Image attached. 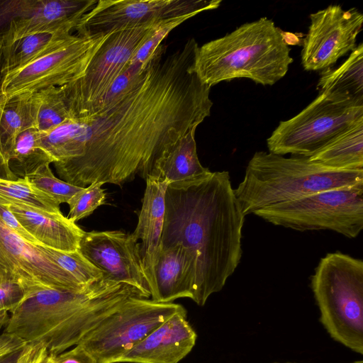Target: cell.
Instances as JSON below:
<instances>
[{"label": "cell", "mask_w": 363, "mask_h": 363, "mask_svg": "<svg viewBox=\"0 0 363 363\" xmlns=\"http://www.w3.org/2000/svg\"><path fill=\"white\" fill-rule=\"evenodd\" d=\"M320 321L330 336L363 354V261L341 252L322 257L311 277Z\"/></svg>", "instance_id": "6"}, {"label": "cell", "mask_w": 363, "mask_h": 363, "mask_svg": "<svg viewBox=\"0 0 363 363\" xmlns=\"http://www.w3.org/2000/svg\"><path fill=\"white\" fill-rule=\"evenodd\" d=\"M131 296V286L106 277L81 291L40 288L26 293L11 312L4 333L28 345H40L56 356L81 342L86 333Z\"/></svg>", "instance_id": "3"}, {"label": "cell", "mask_w": 363, "mask_h": 363, "mask_svg": "<svg viewBox=\"0 0 363 363\" xmlns=\"http://www.w3.org/2000/svg\"><path fill=\"white\" fill-rule=\"evenodd\" d=\"M48 354L46 349L40 345H26L16 363H41Z\"/></svg>", "instance_id": "36"}, {"label": "cell", "mask_w": 363, "mask_h": 363, "mask_svg": "<svg viewBox=\"0 0 363 363\" xmlns=\"http://www.w3.org/2000/svg\"><path fill=\"white\" fill-rule=\"evenodd\" d=\"M39 106L36 128L47 133L72 118L59 86H50L37 91Z\"/></svg>", "instance_id": "28"}, {"label": "cell", "mask_w": 363, "mask_h": 363, "mask_svg": "<svg viewBox=\"0 0 363 363\" xmlns=\"http://www.w3.org/2000/svg\"><path fill=\"white\" fill-rule=\"evenodd\" d=\"M0 197L50 213H61L60 204L31 184L26 177L17 179L0 178Z\"/></svg>", "instance_id": "27"}, {"label": "cell", "mask_w": 363, "mask_h": 363, "mask_svg": "<svg viewBox=\"0 0 363 363\" xmlns=\"http://www.w3.org/2000/svg\"><path fill=\"white\" fill-rule=\"evenodd\" d=\"M184 309L173 302L131 296L91 328L78 345L98 363H118L156 328Z\"/></svg>", "instance_id": "9"}, {"label": "cell", "mask_w": 363, "mask_h": 363, "mask_svg": "<svg viewBox=\"0 0 363 363\" xmlns=\"http://www.w3.org/2000/svg\"><path fill=\"white\" fill-rule=\"evenodd\" d=\"M26 345L18 337L3 332L0 335V359L21 350Z\"/></svg>", "instance_id": "37"}, {"label": "cell", "mask_w": 363, "mask_h": 363, "mask_svg": "<svg viewBox=\"0 0 363 363\" xmlns=\"http://www.w3.org/2000/svg\"><path fill=\"white\" fill-rule=\"evenodd\" d=\"M5 283L19 284L25 294L44 287L81 291L90 286H84L40 245L25 241L0 219V284Z\"/></svg>", "instance_id": "14"}, {"label": "cell", "mask_w": 363, "mask_h": 363, "mask_svg": "<svg viewBox=\"0 0 363 363\" xmlns=\"http://www.w3.org/2000/svg\"><path fill=\"white\" fill-rule=\"evenodd\" d=\"M25 295L24 289L18 284H0V328L6 325L11 312Z\"/></svg>", "instance_id": "33"}, {"label": "cell", "mask_w": 363, "mask_h": 363, "mask_svg": "<svg viewBox=\"0 0 363 363\" xmlns=\"http://www.w3.org/2000/svg\"><path fill=\"white\" fill-rule=\"evenodd\" d=\"M71 33L30 35L9 45H0V88L4 78L65 40Z\"/></svg>", "instance_id": "25"}, {"label": "cell", "mask_w": 363, "mask_h": 363, "mask_svg": "<svg viewBox=\"0 0 363 363\" xmlns=\"http://www.w3.org/2000/svg\"><path fill=\"white\" fill-rule=\"evenodd\" d=\"M103 182H93L82 188L69 199L67 218L75 223L91 215L98 207L106 203V193Z\"/></svg>", "instance_id": "31"}, {"label": "cell", "mask_w": 363, "mask_h": 363, "mask_svg": "<svg viewBox=\"0 0 363 363\" xmlns=\"http://www.w3.org/2000/svg\"><path fill=\"white\" fill-rule=\"evenodd\" d=\"M0 178L5 179H18L10 169L0 150Z\"/></svg>", "instance_id": "38"}, {"label": "cell", "mask_w": 363, "mask_h": 363, "mask_svg": "<svg viewBox=\"0 0 363 363\" xmlns=\"http://www.w3.org/2000/svg\"><path fill=\"white\" fill-rule=\"evenodd\" d=\"M319 93L342 100L363 103V45L352 51L335 69L323 71L317 84Z\"/></svg>", "instance_id": "22"}, {"label": "cell", "mask_w": 363, "mask_h": 363, "mask_svg": "<svg viewBox=\"0 0 363 363\" xmlns=\"http://www.w3.org/2000/svg\"><path fill=\"white\" fill-rule=\"evenodd\" d=\"M108 35L71 34L49 51L8 74L0 88V102L50 86H62L79 79Z\"/></svg>", "instance_id": "11"}, {"label": "cell", "mask_w": 363, "mask_h": 363, "mask_svg": "<svg viewBox=\"0 0 363 363\" xmlns=\"http://www.w3.org/2000/svg\"><path fill=\"white\" fill-rule=\"evenodd\" d=\"M363 119V103L318 96L293 118L279 123L267 140L269 152L309 157Z\"/></svg>", "instance_id": "8"}, {"label": "cell", "mask_w": 363, "mask_h": 363, "mask_svg": "<svg viewBox=\"0 0 363 363\" xmlns=\"http://www.w3.org/2000/svg\"><path fill=\"white\" fill-rule=\"evenodd\" d=\"M38 106L37 92L0 102V150L8 164L16 137L28 128H36Z\"/></svg>", "instance_id": "21"}, {"label": "cell", "mask_w": 363, "mask_h": 363, "mask_svg": "<svg viewBox=\"0 0 363 363\" xmlns=\"http://www.w3.org/2000/svg\"><path fill=\"white\" fill-rule=\"evenodd\" d=\"M245 217L227 171L167 186L160 249L181 244L192 255V300L199 306L222 290L238 267Z\"/></svg>", "instance_id": "2"}, {"label": "cell", "mask_w": 363, "mask_h": 363, "mask_svg": "<svg viewBox=\"0 0 363 363\" xmlns=\"http://www.w3.org/2000/svg\"><path fill=\"white\" fill-rule=\"evenodd\" d=\"M363 183V170H337L307 157L256 152L234 189L245 216L332 189Z\"/></svg>", "instance_id": "5"}, {"label": "cell", "mask_w": 363, "mask_h": 363, "mask_svg": "<svg viewBox=\"0 0 363 363\" xmlns=\"http://www.w3.org/2000/svg\"><path fill=\"white\" fill-rule=\"evenodd\" d=\"M196 128L187 130L157 161L153 174L166 179L169 184L203 176L210 172L200 162L196 150Z\"/></svg>", "instance_id": "23"}, {"label": "cell", "mask_w": 363, "mask_h": 363, "mask_svg": "<svg viewBox=\"0 0 363 363\" xmlns=\"http://www.w3.org/2000/svg\"><path fill=\"white\" fill-rule=\"evenodd\" d=\"M290 50L285 33L262 17L198 46L189 71L210 87L236 78L273 85L293 62Z\"/></svg>", "instance_id": "4"}, {"label": "cell", "mask_w": 363, "mask_h": 363, "mask_svg": "<svg viewBox=\"0 0 363 363\" xmlns=\"http://www.w3.org/2000/svg\"><path fill=\"white\" fill-rule=\"evenodd\" d=\"M147 67L129 64L97 103L91 114L111 105L128 93L143 78Z\"/></svg>", "instance_id": "32"}, {"label": "cell", "mask_w": 363, "mask_h": 363, "mask_svg": "<svg viewBox=\"0 0 363 363\" xmlns=\"http://www.w3.org/2000/svg\"><path fill=\"white\" fill-rule=\"evenodd\" d=\"M0 199L9 204L18 222L39 245L64 252L79 249L85 231L62 212L50 213L1 197Z\"/></svg>", "instance_id": "20"}, {"label": "cell", "mask_w": 363, "mask_h": 363, "mask_svg": "<svg viewBox=\"0 0 363 363\" xmlns=\"http://www.w3.org/2000/svg\"><path fill=\"white\" fill-rule=\"evenodd\" d=\"M50 164H43L25 177L31 184L53 198L60 204L67 203L73 195L82 187L70 184L57 178L52 173Z\"/></svg>", "instance_id": "29"}, {"label": "cell", "mask_w": 363, "mask_h": 363, "mask_svg": "<svg viewBox=\"0 0 363 363\" xmlns=\"http://www.w3.org/2000/svg\"><path fill=\"white\" fill-rule=\"evenodd\" d=\"M311 24L303 41L301 64L307 71H323L356 48L363 15L356 9L330 5L310 15Z\"/></svg>", "instance_id": "15"}, {"label": "cell", "mask_w": 363, "mask_h": 363, "mask_svg": "<svg viewBox=\"0 0 363 363\" xmlns=\"http://www.w3.org/2000/svg\"><path fill=\"white\" fill-rule=\"evenodd\" d=\"M0 219L6 225V226L17 234L25 241L35 245H39L37 241L25 230L21 225L16 216L11 212L8 203L0 199Z\"/></svg>", "instance_id": "34"}, {"label": "cell", "mask_w": 363, "mask_h": 363, "mask_svg": "<svg viewBox=\"0 0 363 363\" xmlns=\"http://www.w3.org/2000/svg\"><path fill=\"white\" fill-rule=\"evenodd\" d=\"M194 38L165 55L160 45L143 78L119 100L74 118L69 160L53 163L60 179L79 187L99 182L122 186L153 174L157 161L192 128L210 116L211 87L190 72Z\"/></svg>", "instance_id": "1"}, {"label": "cell", "mask_w": 363, "mask_h": 363, "mask_svg": "<svg viewBox=\"0 0 363 363\" xmlns=\"http://www.w3.org/2000/svg\"><path fill=\"white\" fill-rule=\"evenodd\" d=\"M220 0H99L80 19L78 35H107L149 28L162 21L216 9Z\"/></svg>", "instance_id": "12"}, {"label": "cell", "mask_w": 363, "mask_h": 363, "mask_svg": "<svg viewBox=\"0 0 363 363\" xmlns=\"http://www.w3.org/2000/svg\"><path fill=\"white\" fill-rule=\"evenodd\" d=\"M79 250L104 277L133 287L141 298H150L139 242L132 233L122 230L84 232Z\"/></svg>", "instance_id": "16"}, {"label": "cell", "mask_w": 363, "mask_h": 363, "mask_svg": "<svg viewBox=\"0 0 363 363\" xmlns=\"http://www.w3.org/2000/svg\"><path fill=\"white\" fill-rule=\"evenodd\" d=\"M133 238L139 242V251L145 274L150 286L161 245L164 218V196L168 181L160 175L148 176Z\"/></svg>", "instance_id": "18"}, {"label": "cell", "mask_w": 363, "mask_h": 363, "mask_svg": "<svg viewBox=\"0 0 363 363\" xmlns=\"http://www.w3.org/2000/svg\"><path fill=\"white\" fill-rule=\"evenodd\" d=\"M196 337L184 309L156 328L118 363H179L192 350Z\"/></svg>", "instance_id": "17"}, {"label": "cell", "mask_w": 363, "mask_h": 363, "mask_svg": "<svg viewBox=\"0 0 363 363\" xmlns=\"http://www.w3.org/2000/svg\"><path fill=\"white\" fill-rule=\"evenodd\" d=\"M253 214L298 231L329 230L354 238L363 230V183L315 193Z\"/></svg>", "instance_id": "7"}, {"label": "cell", "mask_w": 363, "mask_h": 363, "mask_svg": "<svg viewBox=\"0 0 363 363\" xmlns=\"http://www.w3.org/2000/svg\"><path fill=\"white\" fill-rule=\"evenodd\" d=\"M272 363H298V362H272ZM350 363H363V361L362 360H358V361H354V362H350Z\"/></svg>", "instance_id": "40"}, {"label": "cell", "mask_w": 363, "mask_h": 363, "mask_svg": "<svg viewBox=\"0 0 363 363\" xmlns=\"http://www.w3.org/2000/svg\"><path fill=\"white\" fill-rule=\"evenodd\" d=\"M41 363H54L52 356L48 354Z\"/></svg>", "instance_id": "39"}, {"label": "cell", "mask_w": 363, "mask_h": 363, "mask_svg": "<svg viewBox=\"0 0 363 363\" xmlns=\"http://www.w3.org/2000/svg\"><path fill=\"white\" fill-rule=\"evenodd\" d=\"M52 357L54 363H98L96 359L81 345H77Z\"/></svg>", "instance_id": "35"}, {"label": "cell", "mask_w": 363, "mask_h": 363, "mask_svg": "<svg viewBox=\"0 0 363 363\" xmlns=\"http://www.w3.org/2000/svg\"><path fill=\"white\" fill-rule=\"evenodd\" d=\"M96 0H0V45L40 33H70Z\"/></svg>", "instance_id": "13"}, {"label": "cell", "mask_w": 363, "mask_h": 363, "mask_svg": "<svg viewBox=\"0 0 363 363\" xmlns=\"http://www.w3.org/2000/svg\"><path fill=\"white\" fill-rule=\"evenodd\" d=\"M195 16L194 14H187L168 18L160 23L147 35L129 64L146 67L162 41L168 34L177 26Z\"/></svg>", "instance_id": "30"}, {"label": "cell", "mask_w": 363, "mask_h": 363, "mask_svg": "<svg viewBox=\"0 0 363 363\" xmlns=\"http://www.w3.org/2000/svg\"><path fill=\"white\" fill-rule=\"evenodd\" d=\"M53 162V158L41 145L40 132L35 127L16 137L9 158L10 169L19 178L25 177L43 164Z\"/></svg>", "instance_id": "26"}, {"label": "cell", "mask_w": 363, "mask_h": 363, "mask_svg": "<svg viewBox=\"0 0 363 363\" xmlns=\"http://www.w3.org/2000/svg\"><path fill=\"white\" fill-rule=\"evenodd\" d=\"M196 262L190 252L181 244L161 248L150 286V299L172 303L181 298L194 297Z\"/></svg>", "instance_id": "19"}, {"label": "cell", "mask_w": 363, "mask_h": 363, "mask_svg": "<svg viewBox=\"0 0 363 363\" xmlns=\"http://www.w3.org/2000/svg\"></svg>", "instance_id": "41"}, {"label": "cell", "mask_w": 363, "mask_h": 363, "mask_svg": "<svg viewBox=\"0 0 363 363\" xmlns=\"http://www.w3.org/2000/svg\"><path fill=\"white\" fill-rule=\"evenodd\" d=\"M307 157L333 169L363 170V119Z\"/></svg>", "instance_id": "24"}, {"label": "cell", "mask_w": 363, "mask_h": 363, "mask_svg": "<svg viewBox=\"0 0 363 363\" xmlns=\"http://www.w3.org/2000/svg\"><path fill=\"white\" fill-rule=\"evenodd\" d=\"M156 26L109 33L83 75L59 86L72 118L91 114L97 103L128 67L139 46Z\"/></svg>", "instance_id": "10"}]
</instances>
